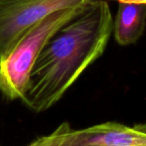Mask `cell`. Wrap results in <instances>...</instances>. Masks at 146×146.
<instances>
[{"label": "cell", "instance_id": "2", "mask_svg": "<svg viewBox=\"0 0 146 146\" xmlns=\"http://www.w3.org/2000/svg\"><path fill=\"white\" fill-rule=\"evenodd\" d=\"M90 6L57 10L21 37L8 56L0 61V92L5 98L9 100L22 99L32 68L44 47L62 27Z\"/></svg>", "mask_w": 146, "mask_h": 146}, {"label": "cell", "instance_id": "6", "mask_svg": "<svg viewBox=\"0 0 146 146\" xmlns=\"http://www.w3.org/2000/svg\"><path fill=\"white\" fill-rule=\"evenodd\" d=\"M124 3H146V0H119Z\"/></svg>", "mask_w": 146, "mask_h": 146}, {"label": "cell", "instance_id": "7", "mask_svg": "<svg viewBox=\"0 0 146 146\" xmlns=\"http://www.w3.org/2000/svg\"><path fill=\"white\" fill-rule=\"evenodd\" d=\"M110 1H119V0H110Z\"/></svg>", "mask_w": 146, "mask_h": 146}, {"label": "cell", "instance_id": "3", "mask_svg": "<svg viewBox=\"0 0 146 146\" xmlns=\"http://www.w3.org/2000/svg\"><path fill=\"white\" fill-rule=\"evenodd\" d=\"M99 0H0V61L21 37L50 14L67 8L90 6Z\"/></svg>", "mask_w": 146, "mask_h": 146}, {"label": "cell", "instance_id": "4", "mask_svg": "<svg viewBox=\"0 0 146 146\" xmlns=\"http://www.w3.org/2000/svg\"><path fill=\"white\" fill-rule=\"evenodd\" d=\"M27 146H146V125L127 127L109 121L74 130L68 123H62Z\"/></svg>", "mask_w": 146, "mask_h": 146}, {"label": "cell", "instance_id": "5", "mask_svg": "<svg viewBox=\"0 0 146 146\" xmlns=\"http://www.w3.org/2000/svg\"><path fill=\"white\" fill-rule=\"evenodd\" d=\"M146 25V3L119 2L113 24L116 42L122 45L135 44L142 36Z\"/></svg>", "mask_w": 146, "mask_h": 146}, {"label": "cell", "instance_id": "1", "mask_svg": "<svg viewBox=\"0 0 146 146\" xmlns=\"http://www.w3.org/2000/svg\"><path fill=\"white\" fill-rule=\"evenodd\" d=\"M113 24L108 3L99 0L62 27L38 56L21 101L36 113L56 104L103 55Z\"/></svg>", "mask_w": 146, "mask_h": 146}]
</instances>
